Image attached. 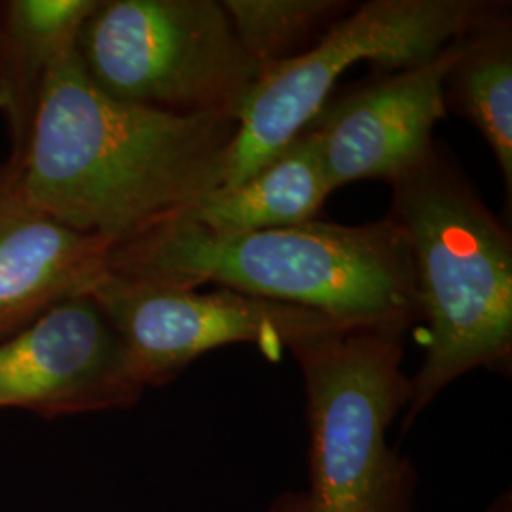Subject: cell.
Returning <instances> with one entry per match:
<instances>
[{"label":"cell","mask_w":512,"mask_h":512,"mask_svg":"<svg viewBox=\"0 0 512 512\" xmlns=\"http://www.w3.org/2000/svg\"><path fill=\"white\" fill-rule=\"evenodd\" d=\"M238 116L177 114L99 90L73 50L57 63L16 167L23 196L78 232L133 238L219 190Z\"/></svg>","instance_id":"cell-1"},{"label":"cell","mask_w":512,"mask_h":512,"mask_svg":"<svg viewBox=\"0 0 512 512\" xmlns=\"http://www.w3.org/2000/svg\"><path fill=\"white\" fill-rule=\"evenodd\" d=\"M109 274L196 291L205 283L319 311L348 327L406 330L420 321L414 262L401 226L311 220L213 234L183 215L110 247Z\"/></svg>","instance_id":"cell-2"},{"label":"cell","mask_w":512,"mask_h":512,"mask_svg":"<svg viewBox=\"0 0 512 512\" xmlns=\"http://www.w3.org/2000/svg\"><path fill=\"white\" fill-rule=\"evenodd\" d=\"M393 188L389 217L408 243L423 327V363L403 414L406 433L440 393L512 363V238L439 148Z\"/></svg>","instance_id":"cell-3"},{"label":"cell","mask_w":512,"mask_h":512,"mask_svg":"<svg viewBox=\"0 0 512 512\" xmlns=\"http://www.w3.org/2000/svg\"><path fill=\"white\" fill-rule=\"evenodd\" d=\"M403 329L355 327L291 349L306 393L308 471L268 512H418L420 473L389 442L410 401Z\"/></svg>","instance_id":"cell-4"},{"label":"cell","mask_w":512,"mask_h":512,"mask_svg":"<svg viewBox=\"0 0 512 512\" xmlns=\"http://www.w3.org/2000/svg\"><path fill=\"white\" fill-rule=\"evenodd\" d=\"M486 2L370 0L342 16L310 48L266 69L238 112L219 190L245 181L327 105L342 74L370 61L387 73L427 63L475 21Z\"/></svg>","instance_id":"cell-5"},{"label":"cell","mask_w":512,"mask_h":512,"mask_svg":"<svg viewBox=\"0 0 512 512\" xmlns=\"http://www.w3.org/2000/svg\"><path fill=\"white\" fill-rule=\"evenodd\" d=\"M76 52L110 97L177 114L238 116L258 78L215 0H97Z\"/></svg>","instance_id":"cell-6"},{"label":"cell","mask_w":512,"mask_h":512,"mask_svg":"<svg viewBox=\"0 0 512 512\" xmlns=\"http://www.w3.org/2000/svg\"><path fill=\"white\" fill-rule=\"evenodd\" d=\"M92 298L116 330L131 374L162 387L215 349L247 344L266 359L334 330L355 329L329 315L220 287L213 293L156 287L107 274Z\"/></svg>","instance_id":"cell-7"},{"label":"cell","mask_w":512,"mask_h":512,"mask_svg":"<svg viewBox=\"0 0 512 512\" xmlns=\"http://www.w3.org/2000/svg\"><path fill=\"white\" fill-rule=\"evenodd\" d=\"M143 393L92 294L67 298L0 340V408L57 418L128 408Z\"/></svg>","instance_id":"cell-8"},{"label":"cell","mask_w":512,"mask_h":512,"mask_svg":"<svg viewBox=\"0 0 512 512\" xmlns=\"http://www.w3.org/2000/svg\"><path fill=\"white\" fill-rule=\"evenodd\" d=\"M458 38L435 59L330 99L311 122L332 190L359 181L393 184L433 152V129L446 116L444 78Z\"/></svg>","instance_id":"cell-9"},{"label":"cell","mask_w":512,"mask_h":512,"mask_svg":"<svg viewBox=\"0 0 512 512\" xmlns=\"http://www.w3.org/2000/svg\"><path fill=\"white\" fill-rule=\"evenodd\" d=\"M110 239L78 232L29 202L16 167L0 165V340L107 274Z\"/></svg>","instance_id":"cell-10"},{"label":"cell","mask_w":512,"mask_h":512,"mask_svg":"<svg viewBox=\"0 0 512 512\" xmlns=\"http://www.w3.org/2000/svg\"><path fill=\"white\" fill-rule=\"evenodd\" d=\"M95 6L97 0L0 2V112L12 139L8 162L21 158L46 82L76 50Z\"/></svg>","instance_id":"cell-11"},{"label":"cell","mask_w":512,"mask_h":512,"mask_svg":"<svg viewBox=\"0 0 512 512\" xmlns=\"http://www.w3.org/2000/svg\"><path fill=\"white\" fill-rule=\"evenodd\" d=\"M319 137L308 126L245 181L181 213L213 234H249L317 219L332 194Z\"/></svg>","instance_id":"cell-12"},{"label":"cell","mask_w":512,"mask_h":512,"mask_svg":"<svg viewBox=\"0 0 512 512\" xmlns=\"http://www.w3.org/2000/svg\"><path fill=\"white\" fill-rule=\"evenodd\" d=\"M444 101L492 148L511 203L512 25L505 8L486 2L459 35L456 61L444 78Z\"/></svg>","instance_id":"cell-13"},{"label":"cell","mask_w":512,"mask_h":512,"mask_svg":"<svg viewBox=\"0 0 512 512\" xmlns=\"http://www.w3.org/2000/svg\"><path fill=\"white\" fill-rule=\"evenodd\" d=\"M258 76L298 55V48L327 31L346 12L336 0H224L220 2Z\"/></svg>","instance_id":"cell-14"},{"label":"cell","mask_w":512,"mask_h":512,"mask_svg":"<svg viewBox=\"0 0 512 512\" xmlns=\"http://www.w3.org/2000/svg\"><path fill=\"white\" fill-rule=\"evenodd\" d=\"M488 512H512L511 492L501 494L494 501V505L488 509Z\"/></svg>","instance_id":"cell-15"}]
</instances>
